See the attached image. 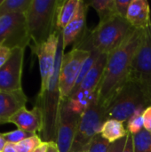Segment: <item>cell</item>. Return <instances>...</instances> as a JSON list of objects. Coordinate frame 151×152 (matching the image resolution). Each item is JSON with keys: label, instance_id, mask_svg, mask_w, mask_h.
I'll list each match as a JSON object with an SVG mask.
<instances>
[{"label": "cell", "instance_id": "1", "mask_svg": "<svg viewBox=\"0 0 151 152\" xmlns=\"http://www.w3.org/2000/svg\"><path fill=\"white\" fill-rule=\"evenodd\" d=\"M143 29L134 28L125 41L108 54L104 73L97 89V97L107 109L129 79L132 62L142 38Z\"/></svg>", "mask_w": 151, "mask_h": 152}, {"label": "cell", "instance_id": "2", "mask_svg": "<svg viewBox=\"0 0 151 152\" xmlns=\"http://www.w3.org/2000/svg\"><path fill=\"white\" fill-rule=\"evenodd\" d=\"M63 53L62 31L61 30L53 74L50 77L46 89L43 93L38 94L36 103V106L41 110L43 115V130L41 132V139L44 142H56L59 112L61 103L59 79Z\"/></svg>", "mask_w": 151, "mask_h": 152}, {"label": "cell", "instance_id": "3", "mask_svg": "<svg viewBox=\"0 0 151 152\" xmlns=\"http://www.w3.org/2000/svg\"><path fill=\"white\" fill-rule=\"evenodd\" d=\"M59 0H32L25 13L30 44L38 46L56 31Z\"/></svg>", "mask_w": 151, "mask_h": 152}, {"label": "cell", "instance_id": "4", "mask_svg": "<svg viewBox=\"0 0 151 152\" xmlns=\"http://www.w3.org/2000/svg\"><path fill=\"white\" fill-rule=\"evenodd\" d=\"M133 30L134 28L125 18L115 15L99 22L93 30H87V36L93 48L108 55L118 48Z\"/></svg>", "mask_w": 151, "mask_h": 152}, {"label": "cell", "instance_id": "5", "mask_svg": "<svg viewBox=\"0 0 151 152\" xmlns=\"http://www.w3.org/2000/svg\"><path fill=\"white\" fill-rule=\"evenodd\" d=\"M151 105V99L137 82L128 79L106 109L108 119H117L123 123L137 111L144 110Z\"/></svg>", "mask_w": 151, "mask_h": 152}, {"label": "cell", "instance_id": "6", "mask_svg": "<svg viewBox=\"0 0 151 152\" xmlns=\"http://www.w3.org/2000/svg\"><path fill=\"white\" fill-rule=\"evenodd\" d=\"M108 119L106 107L101 103L97 92L80 116L75 139L70 151H86L91 141L99 134Z\"/></svg>", "mask_w": 151, "mask_h": 152}, {"label": "cell", "instance_id": "7", "mask_svg": "<svg viewBox=\"0 0 151 152\" xmlns=\"http://www.w3.org/2000/svg\"><path fill=\"white\" fill-rule=\"evenodd\" d=\"M89 55L90 51L75 47L63 53L59 79L61 102L69 99L77 84L82 66Z\"/></svg>", "mask_w": 151, "mask_h": 152}, {"label": "cell", "instance_id": "8", "mask_svg": "<svg viewBox=\"0 0 151 152\" xmlns=\"http://www.w3.org/2000/svg\"><path fill=\"white\" fill-rule=\"evenodd\" d=\"M129 79L140 84L151 99V24L143 29L142 41L132 62Z\"/></svg>", "mask_w": 151, "mask_h": 152}, {"label": "cell", "instance_id": "9", "mask_svg": "<svg viewBox=\"0 0 151 152\" xmlns=\"http://www.w3.org/2000/svg\"><path fill=\"white\" fill-rule=\"evenodd\" d=\"M30 42L25 14L16 13L0 17V45L11 50L16 47L26 49Z\"/></svg>", "mask_w": 151, "mask_h": 152}, {"label": "cell", "instance_id": "10", "mask_svg": "<svg viewBox=\"0 0 151 152\" xmlns=\"http://www.w3.org/2000/svg\"><path fill=\"white\" fill-rule=\"evenodd\" d=\"M80 114L73 111L67 102H61L57 127L56 144L60 152H70L77 133Z\"/></svg>", "mask_w": 151, "mask_h": 152}, {"label": "cell", "instance_id": "11", "mask_svg": "<svg viewBox=\"0 0 151 152\" xmlns=\"http://www.w3.org/2000/svg\"><path fill=\"white\" fill-rule=\"evenodd\" d=\"M60 32L61 30H56L46 42L38 46L29 45L32 53L37 56L39 61V70L41 76V88L39 93H43L46 89L50 77L53 74L56 60Z\"/></svg>", "mask_w": 151, "mask_h": 152}, {"label": "cell", "instance_id": "12", "mask_svg": "<svg viewBox=\"0 0 151 152\" xmlns=\"http://www.w3.org/2000/svg\"><path fill=\"white\" fill-rule=\"evenodd\" d=\"M25 49L16 47L5 64L0 69V91L14 92L21 90V75Z\"/></svg>", "mask_w": 151, "mask_h": 152}, {"label": "cell", "instance_id": "13", "mask_svg": "<svg viewBox=\"0 0 151 152\" xmlns=\"http://www.w3.org/2000/svg\"><path fill=\"white\" fill-rule=\"evenodd\" d=\"M108 55L101 53L90 71L86 74L80 85L72 91L69 99L71 100H91L96 94L102 78ZM68 99V100H69Z\"/></svg>", "mask_w": 151, "mask_h": 152}, {"label": "cell", "instance_id": "14", "mask_svg": "<svg viewBox=\"0 0 151 152\" xmlns=\"http://www.w3.org/2000/svg\"><path fill=\"white\" fill-rule=\"evenodd\" d=\"M28 97L23 90L14 92L0 91V124L9 123L10 118L26 106Z\"/></svg>", "mask_w": 151, "mask_h": 152}, {"label": "cell", "instance_id": "15", "mask_svg": "<svg viewBox=\"0 0 151 152\" xmlns=\"http://www.w3.org/2000/svg\"><path fill=\"white\" fill-rule=\"evenodd\" d=\"M9 123L14 124L18 129L29 133H41L43 130V115L41 110L36 105L30 110L24 107L10 118Z\"/></svg>", "mask_w": 151, "mask_h": 152}, {"label": "cell", "instance_id": "16", "mask_svg": "<svg viewBox=\"0 0 151 152\" xmlns=\"http://www.w3.org/2000/svg\"><path fill=\"white\" fill-rule=\"evenodd\" d=\"M87 6L88 4L86 2L79 1V4L74 18L62 30V41L64 51L68 46L75 44L85 31Z\"/></svg>", "mask_w": 151, "mask_h": 152}, {"label": "cell", "instance_id": "17", "mask_svg": "<svg viewBox=\"0 0 151 152\" xmlns=\"http://www.w3.org/2000/svg\"><path fill=\"white\" fill-rule=\"evenodd\" d=\"M129 23L138 29H145L151 24L150 8L147 0H133L126 14Z\"/></svg>", "mask_w": 151, "mask_h": 152}, {"label": "cell", "instance_id": "18", "mask_svg": "<svg viewBox=\"0 0 151 152\" xmlns=\"http://www.w3.org/2000/svg\"><path fill=\"white\" fill-rule=\"evenodd\" d=\"M79 4V0H66L60 1L58 12H57V21L56 26L58 30H63L66 26L74 18L77 7Z\"/></svg>", "mask_w": 151, "mask_h": 152}, {"label": "cell", "instance_id": "19", "mask_svg": "<svg viewBox=\"0 0 151 152\" xmlns=\"http://www.w3.org/2000/svg\"><path fill=\"white\" fill-rule=\"evenodd\" d=\"M109 143L116 142L127 135L124 123L117 119H107L102 126L100 134Z\"/></svg>", "mask_w": 151, "mask_h": 152}, {"label": "cell", "instance_id": "20", "mask_svg": "<svg viewBox=\"0 0 151 152\" xmlns=\"http://www.w3.org/2000/svg\"><path fill=\"white\" fill-rule=\"evenodd\" d=\"M87 4L96 11L100 18V22L107 20L115 15H118L116 0H92L87 2Z\"/></svg>", "mask_w": 151, "mask_h": 152}, {"label": "cell", "instance_id": "21", "mask_svg": "<svg viewBox=\"0 0 151 152\" xmlns=\"http://www.w3.org/2000/svg\"><path fill=\"white\" fill-rule=\"evenodd\" d=\"M31 3L32 0H4L0 6V17L16 13L25 14Z\"/></svg>", "mask_w": 151, "mask_h": 152}, {"label": "cell", "instance_id": "22", "mask_svg": "<svg viewBox=\"0 0 151 152\" xmlns=\"http://www.w3.org/2000/svg\"><path fill=\"white\" fill-rule=\"evenodd\" d=\"M133 152H151V133L142 129L133 135Z\"/></svg>", "mask_w": 151, "mask_h": 152}, {"label": "cell", "instance_id": "23", "mask_svg": "<svg viewBox=\"0 0 151 152\" xmlns=\"http://www.w3.org/2000/svg\"><path fill=\"white\" fill-rule=\"evenodd\" d=\"M43 142L41 137L35 134L17 144H14V147L17 152H34Z\"/></svg>", "mask_w": 151, "mask_h": 152}, {"label": "cell", "instance_id": "24", "mask_svg": "<svg viewBox=\"0 0 151 152\" xmlns=\"http://www.w3.org/2000/svg\"><path fill=\"white\" fill-rule=\"evenodd\" d=\"M144 110H139L136 113H134L126 122V131L130 133L132 135L140 133L143 127V118L142 114Z\"/></svg>", "mask_w": 151, "mask_h": 152}, {"label": "cell", "instance_id": "25", "mask_svg": "<svg viewBox=\"0 0 151 152\" xmlns=\"http://www.w3.org/2000/svg\"><path fill=\"white\" fill-rule=\"evenodd\" d=\"M2 134H3V137L7 143L17 144V143H19V142H20L36 134L29 133V132L24 131L22 129H17L15 131Z\"/></svg>", "mask_w": 151, "mask_h": 152}, {"label": "cell", "instance_id": "26", "mask_svg": "<svg viewBox=\"0 0 151 152\" xmlns=\"http://www.w3.org/2000/svg\"><path fill=\"white\" fill-rule=\"evenodd\" d=\"M110 143L105 140L100 134H97L89 143L86 151L87 152H108Z\"/></svg>", "mask_w": 151, "mask_h": 152}, {"label": "cell", "instance_id": "27", "mask_svg": "<svg viewBox=\"0 0 151 152\" xmlns=\"http://www.w3.org/2000/svg\"><path fill=\"white\" fill-rule=\"evenodd\" d=\"M133 0H116V6L117 14L123 18L126 19V14L128 8Z\"/></svg>", "mask_w": 151, "mask_h": 152}, {"label": "cell", "instance_id": "28", "mask_svg": "<svg viewBox=\"0 0 151 152\" xmlns=\"http://www.w3.org/2000/svg\"><path fill=\"white\" fill-rule=\"evenodd\" d=\"M142 118H143L144 129L151 133V105L144 110L142 114Z\"/></svg>", "mask_w": 151, "mask_h": 152}, {"label": "cell", "instance_id": "29", "mask_svg": "<svg viewBox=\"0 0 151 152\" xmlns=\"http://www.w3.org/2000/svg\"><path fill=\"white\" fill-rule=\"evenodd\" d=\"M126 136L116 142L110 143L108 152H123L125 145V142H126Z\"/></svg>", "mask_w": 151, "mask_h": 152}, {"label": "cell", "instance_id": "30", "mask_svg": "<svg viewBox=\"0 0 151 152\" xmlns=\"http://www.w3.org/2000/svg\"><path fill=\"white\" fill-rule=\"evenodd\" d=\"M12 54V50L4 45H0V69L5 64Z\"/></svg>", "mask_w": 151, "mask_h": 152}, {"label": "cell", "instance_id": "31", "mask_svg": "<svg viewBox=\"0 0 151 152\" xmlns=\"http://www.w3.org/2000/svg\"><path fill=\"white\" fill-rule=\"evenodd\" d=\"M123 152H133V135L127 132V136H126V142L124 148Z\"/></svg>", "mask_w": 151, "mask_h": 152}, {"label": "cell", "instance_id": "32", "mask_svg": "<svg viewBox=\"0 0 151 152\" xmlns=\"http://www.w3.org/2000/svg\"><path fill=\"white\" fill-rule=\"evenodd\" d=\"M46 152H60L56 142H48V147Z\"/></svg>", "mask_w": 151, "mask_h": 152}, {"label": "cell", "instance_id": "33", "mask_svg": "<svg viewBox=\"0 0 151 152\" xmlns=\"http://www.w3.org/2000/svg\"><path fill=\"white\" fill-rule=\"evenodd\" d=\"M2 152H17L16 149L14 147V144L12 143H6V145L4 146V150Z\"/></svg>", "mask_w": 151, "mask_h": 152}, {"label": "cell", "instance_id": "34", "mask_svg": "<svg viewBox=\"0 0 151 152\" xmlns=\"http://www.w3.org/2000/svg\"><path fill=\"white\" fill-rule=\"evenodd\" d=\"M47 147H48V142H44L34 152H46Z\"/></svg>", "mask_w": 151, "mask_h": 152}, {"label": "cell", "instance_id": "35", "mask_svg": "<svg viewBox=\"0 0 151 152\" xmlns=\"http://www.w3.org/2000/svg\"><path fill=\"white\" fill-rule=\"evenodd\" d=\"M6 142H5V140L4 139V137H3V134H0V152L3 151V150H4V146L6 145Z\"/></svg>", "mask_w": 151, "mask_h": 152}, {"label": "cell", "instance_id": "36", "mask_svg": "<svg viewBox=\"0 0 151 152\" xmlns=\"http://www.w3.org/2000/svg\"><path fill=\"white\" fill-rule=\"evenodd\" d=\"M70 152H87L86 151H70Z\"/></svg>", "mask_w": 151, "mask_h": 152}, {"label": "cell", "instance_id": "37", "mask_svg": "<svg viewBox=\"0 0 151 152\" xmlns=\"http://www.w3.org/2000/svg\"><path fill=\"white\" fill-rule=\"evenodd\" d=\"M3 2H4V0H0V6H1V4H3Z\"/></svg>", "mask_w": 151, "mask_h": 152}]
</instances>
